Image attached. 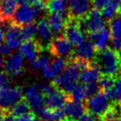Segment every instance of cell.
Masks as SVG:
<instances>
[{"instance_id": "33", "label": "cell", "mask_w": 121, "mask_h": 121, "mask_svg": "<svg viewBox=\"0 0 121 121\" xmlns=\"http://www.w3.org/2000/svg\"><path fill=\"white\" fill-rule=\"evenodd\" d=\"M91 4L95 10H103L111 0H90Z\"/></svg>"}, {"instance_id": "25", "label": "cell", "mask_w": 121, "mask_h": 121, "mask_svg": "<svg viewBox=\"0 0 121 121\" xmlns=\"http://www.w3.org/2000/svg\"><path fill=\"white\" fill-rule=\"evenodd\" d=\"M48 11L51 13H60L65 16L66 2L64 0H49L47 3Z\"/></svg>"}, {"instance_id": "40", "label": "cell", "mask_w": 121, "mask_h": 121, "mask_svg": "<svg viewBox=\"0 0 121 121\" xmlns=\"http://www.w3.org/2000/svg\"><path fill=\"white\" fill-rule=\"evenodd\" d=\"M6 113H7L6 111H4L3 109H2V108L0 107V121H2L3 118L4 117V115L6 114Z\"/></svg>"}, {"instance_id": "15", "label": "cell", "mask_w": 121, "mask_h": 121, "mask_svg": "<svg viewBox=\"0 0 121 121\" xmlns=\"http://www.w3.org/2000/svg\"><path fill=\"white\" fill-rule=\"evenodd\" d=\"M36 34L38 36L37 41L40 43L43 47L48 46L52 41L53 32L51 30L50 24L46 19H41L36 25Z\"/></svg>"}, {"instance_id": "12", "label": "cell", "mask_w": 121, "mask_h": 121, "mask_svg": "<svg viewBox=\"0 0 121 121\" xmlns=\"http://www.w3.org/2000/svg\"><path fill=\"white\" fill-rule=\"evenodd\" d=\"M43 45L37 40H29L23 42L20 47V53L26 59L35 61L39 57L41 51H43Z\"/></svg>"}, {"instance_id": "26", "label": "cell", "mask_w": 121, "mask_h": 121, "mask_svg": "<svg viewBox=\"0 0 121 121\" xmlns=\"http://www.w3.org/2000/svg\"><path fill=\"white\" fill-rule=\"evenodd\" d=\"M31 111H32V110H31L29 104L24 99L22 101L19 102L17 104H15L13 107L11 109L9 112L15 118H17V117H20V116L26 114V113H29Z\"/></svg>"}, {"instance_id": "32", "label": "cell", "mask_w": 121, "mask_h": 121, "mask_svg": "<svg viewBox=\"0 0 121 121\" xmlns=\"http://www.w3.org/2000/svg\"><path fill=\"white\" fill-rule=\"evenodd\" d=\"M11 77L10 74L6 72H1L0 73V89L10 87Z\"/></svg>"}, {"instance_id": "42", "label": "cell", "mask_w": 121, "mask_h": 121, "mask_svg": "<svg viewBox=\"0 0 121 121\" xmlns=\"http://www.w3.org/2000/svg\"><path fill=\"white\" fill-rule=\"evenodd\" d=\"M63 121H76V120H73V119H70V118H65Z\"/></svg>"}, {"instance_id": "34", "label": "cell", "mask_w": 121, "mask_h": 121, "mask_svg": "<svg viewBox=\"0 0 121 121\" xmlns=\"http://www.w3.org/2000/svg\"><path fill=\"white\" fill-rule=\"evenodd\" d=\"M114 90H115V93H116L117 103L121 105V79L117 80L114 87Z\"/></svg>"}, {"instance_id": "16", "label": "cell", "mask_w": 121, "mask_h": 121, "mask_svg": "<svg viewBox=\"0 0 121 121\" xmlns=\"http://www.w3.org/2000/svg\"><path fill=\"white\" fill-rule=\"evenodd\" d=\"M68 62L65 58L56 57L51 62V64L48 65L43 71V76L46 79H55L59 74H61L67 66Z\"/></svg>"}, {"instance_id": "43", "label": "cell", "mask_w": 121, "mask_h": 121, "mask_svg": "<svg viewBox=\"0 0 121 121\" xmlns=\"http://www.w3.org/2000/svg\"><path fill=\"white\" fill-rule=\"evenodd\" d=\"M119 15H121V4H120V9H119Z\"/></svg>"}, {"instance_id": "46", "label": "cell", "mask_w": 121, "mask_h": 121, "mask_svg": "<svg viewBox=\"0 0 121 121\" xmlns=\"http://www.w3.org/2000/svg\"><path fill=\"white\" fill-rule=\"evenodd\" d=\"M2 1H4V0H0V3H1V2H2Z\"/></svg>"}, {"instance_id": "37", "label": "cell", "mask_w": 121, "mask_h": 121, "mask_svg": "<svg viewBox=\"0 0 121 121\" xmlns=\"http://www.w3.org/2000/svg\"><path fill=\"white\" fill-rule=\"evenodd\" d=\"M2 121H17V119H16V118L14 116L11 114L10 112H7L6 114L4 115V117L3 118Z\"/></svg>"}, {"instance_id": "14", "label": "cell", "mask_w": 121, "mask_h": 121, "mask_svg": "<svg viewBox=\"0 0 121 121\" xmlns=\"http://www.w3.org/2000/svg\"><path fill=\"white\" fill-rule=\"evenodd\" d=\"M24 66V57L20 53H14L8 56L4 60V70L6 73L16 76L22 73Z\"/></svg>"}, {"instance_id": "47", "label": "cell", "mask_w": 121, "mask_h": 121, "mask_svg": "<svg viewBox=\"0 0 121 121\" xmlns=\"http://www.w3.org/2000/svg\"><path fill=\"white\" fill-rule=\"evenodd\" d=\"M64 1H65V2H66V1H68V0H64Z\"/></svg>"}, {"instance_id": "35", "label": "cell", "mask_w": 121, "mask_h": 121, "mask_svg": "<svg viewBox=\"0 0 121 121\" xmlns=\"http://www.w3.org/2000/svg\"><path fill=\"white\" fill-rule=\"evenodd\" d=\"M78 121H98L97 118H95V116L90 114L88 112H86L81 116V118H79Z\"/></svg>"}, {"instance_id": "1", "label": "cell", "mask_w": 121, "mask_h": 121, "mask_svg": "<svg viewBox=\"0 0 121 121\" xmlns=\"http://www.w3.org/2000/svg\"><path fill=\"white\" fill-rule=\"evenodd\" d=\"M93 65H95L104 75L117 78V76L119 75L121 68L119 52L111 48L97 51L93 60Z\"/></svg>"}, {"instance_id": "36", "label": "cell", "mask_w": 121, "mask_h": 121, "mask_svg": "<svg viewBox=\"0 0 121 121\" xmlns=\"http://www.w3.org/2000/svg\"><path fill=\"white\" fill-rule=\"evenodd\" d=\"M11 53V48L6 43L0 44V55L2 56H8Z\"/></svg>"}, {"instance_id": "20", "label": "cell", "mask_w": 121, "mask_h": 121, "mask_svg": "<svg viewBox=\"0 0 121 121\" xmlns=\"http://www.w3.org/2000/svg\"><path fill=\"white\" fill-rule=\"evenodd\" d=\"M64 111L67 118L73 120H79L82 115L87 112L85 104L82 102L70 100L64 107Z\"/></svg>"}, {"instance_id": "38", "label": "cell", "mask_w": 121, "mask_h": 121, "mask_svg": "<svg viewBox=\"0 0 121 121\" xmlns=\"http://www.w3.org/2000/svg\"><path fill=\"white\" fill-rule=\"evenodd\" d=\"M37 1V0H19V3L20 4H27V5H29V4H33Z\"/></svg>"}, {"instance_id": "11", "label": "cell", "mask_w": 121, "mask_h": 121, "mask_svg": "<svg viewBox=\"0 0 121 121\" xmlns=\"http://www.w3.org/2000/svg\"><path fill=\"white\" fill-rule=\"evenodd\" d=\"M90 0H69L67 17L81 19L90 12Z\"/></svg>"}, {"instance_id": "7", "label": "cell", "mask_w": 121, "mask_h": 121, "mask_svg": "<svg viewBox=\"0 0 121 121\" xmlns=\"http://www.w3.org/2000/svg\"><path fill=\"white\" fill-rule=\"evenodd\" d=\"M36 17L38 16L34 7L27 4H20V6L17 8L10 22L18 27H22L26 25L32 24Z\"/></svg>"}, {"instance_id": "3", "label": "cell", "mask_w": 121, "mask_h": 121, "mask_svg": "<svg viewBox=\"0 0 121 121\" xmlns=\"http://www.w3.org/2000/svg\"><path fill=\"white\" fill-rule=\"evenodd\" d=\"M84 104L87 112L94 115L95 117H99V118L101 119L109 111L112 103L108 99L104 92L100 91L96 95L87 98L85 101Z\"/></svg>"}, {"instance_id": "22", "label": "cell", "mask_w": 121, "mask_h": 121, "mask_svg": "<svg viewBox=\"0 0 121 121\" xmlns=\"http://www.w3.org/2000/svg\"><path fill=\"white\" fill-rule=\"evenodd\" d=\"M101 78V72L95 65H91L89 67L82 71L80 75V81L84 85L96 83Z\"/></svg>"}, {"instance_id": "19", "label": "cell", "mask_w": 121, "mask_h": 121, "mask_svg": "<svg viewBox=\"0 0 121 121\" xmlns=\"http://www.w3.org/2000/svg\"><path fill=\"white\" fill-rule=\"evenodd\" d=\"M19 0H4L0 3V21L9 23L18 8Z\"/></svg>"}, {"instance_id": "45", "label": "cell", "mask_w": 121, "mask_h": 121, "mask_svg": "<svg viewBox=\"0 0 121 121\" xmlns=\"http://www.w3.org/2000/svg\"><path fill=\"white\" fill-rule=\"evenodd\" d=\"M119 75H120V77H121V68H120V72H119Z\"/></svg>"}, {"instance_id": "39", "label": "cell", "mask_w": 121, "mask_h": 121, "mask_svg": "<svg viewBox=\"0 0 121 121\" xmlns=\"http://www.w3.org/2000/svg\"><path fill=\"white\" fill-rule=\"evenodd\" d=\"M4 38H5V35H4V29L2 27V24H0V44L2 43V42L4 41Z\"/></svg>"}, {"instance_id": "5", "label": "cell", "mask_w": 121, "mask_h": 121, "mask_svg": "<svg viewBox=\"0 0 121 121\" xmlns=\"http://www.w3.org/2000/svg\"><path fill=\"white\" fill-rule=\"evenodd\" d=\"M22 100V87H14L0 89V107L6 112H9L15 104H17L19 102Z\"/></svg>"}, {"instance_id": "30", "label": "cell", "mask_w": 121, "mask_h": 121, "mask_svg": "<svg viewBox=\"0 0 121 121\" xmlns=\"http://www.w3.org/2000/svg\"><path fill=\"white\" fill-rule=\"evenodd\" d=\"M116 81H117L116 78L108 76V75H103V76H101L100 80L98 81V85H99L100 88L104 92V91H107L109 89L113 88L115 87Z\"/></svg>"}, {"instance_id": "24", "label": "cell", "mask_w": 121, "mask_h": 121, "mask_svg": "<svg viewBox=\"0 0 121 121\" xmlns=\"http://www.w3.org/2000/svg\"><path fill=\"white\" fill-rule=\"evenodd\" d=\"M121 0H111L109 4L102 10V15L104 19L111 20L118 16L120 9Z\"/></svg>"}, {"instance_id": "8", "label": "cell", "mask_w": 121, "mask_h": 121, "mask_svg": "<svg viewBox=\"0 0 121 121\" xmlns=\"http://www.w3.org/2000/svg\"><path fill=\"white\" fill-rule=\"evenodd\" d=\"M73 44L65 36H57L49 45V51L56 57H67L73 55Z\"/></svg>"}, {"instance_id": "23", "label": "cell", "mask_w": 121, "mask_h": 121, "mask_svg": "<svg viewBox=\"0 0 121 121\" xmlns=\"http://www.w3.org/2000/svg\"><path fill=\"white\" fill-rule=\"evenodd\" d=\"M48 22L50 24L53 34H61L65 30V16L60 13H50L48 16Z\"/></svg>"}, {"instance_id": "4", "label": "cell", "mask_w": 121, "mask_h": 121, "mask_svg": "<svg viewBox=\"0 0 121 121\" xmlns=\"http://www.w3.org/2000/svg\"><path fill=\"white\" fill-rule=\"evenodd\" d=\"M105 22L98 10L92 9L85 17L80 19V28L84 34L91 35L104 28Z\"/></svg>"}, {"instance_id": "28", "label": "cell", "mask_w": 121, "mask_h": 121, "mask_svg": "<svg viewBox=\"0 0 121 121\" xmlns=\"http://www.w3.org/2000/svg\"><path fill=\"white\" fill-rule=\"evenodd\" d=\"M71 100L73 101L81 102L83 100L87 99V94L86 90V86L85 85H78L77 87L74 88V90L70 94Z\"/></svg>"}, {"instance_id": "27", "label": "cell", "mask_w": 121, "mask_h": 121, "mask_svg": "<svg viewBox=\"0 0 121 121\" xmlns=\"http://www.w3.org/2000/svg\"><path fill=\"white\" fill-rule=\"evenodd\" d=\"M109 27L111 38H121V15L109 21Z\"/></svg>"}, {"instance_id": "6", "label": "cell", "mask_w": 121, "mask_h": 121, "mask_svg": "<svg viewBox=\"0 0 121 121\" xmlns=\"http://www.w3.org/2000/svg\"><path fill=\"white\" fill-rule=\"evenodd\" d=\"M64 36L73 45H80L86 41V35L80 28V19L67 17Z\"/></svg>"}, {"instance_id": "21", "label": "cell", "mask_w": 121, "mask_h": 121, "mask_svg": "<svg viewBox=\"0 0 121 121\" xmlns=\"http://www.w3.org/2000/svg\"><path fill=\"white\" fill-rule=\"evenodd\" d=\"M37 114L41 121H63L66 118L64 109L50 110L43 108Z\"/></svg>"}, {"instance_id": "41", "label": "cell", "mask_w": 121, "mask_h": 121, "mask_svg": "<svg viewBox=\"0 0 121 121\" xmlns=\"http://www.w3.org/2000/svg\"><path fill=\"white\" fill-rule=\"evenodd\" d=\"M3 65H4V60L3 58V56L0 55V67H2Z\"/></svg>"}, {"instance_id": "9", "label": "cell", "mask_w": 121, "mask_h": 121, "mask_svg": "<svg viewBox=\"0 0 121 121\" xmlns=\"http://www.w3.org/2000/svg\"><path fill=\"white\" fill-rule=\"evenodd\" d=\"M70 100V95L60 89H57V87L51 94L44 95V104L46 108L50 110L63 109Z\"/></svg>"}, {"instance_id": "2", "label": "cell", "mask_w": 121, "mask_h": 121, "mask_svg": "<svg viewBox=\"0 0 121 121\" xmlns=\"http://www.w3.org/2000/svg\"><path fill=\"white\" fill-rule=\"evenodd\" d=\"M68 64L65 70L53 80L52 84L57 89L70 95L77 87V81L80 80V75L82 71L72 59L67 61Z\"/></svg>"}, {"instance_id": "44", "label": "cell", "mask_w": 121, "mask_h": 121, "mask_svg": "<svg viewBox=\"0 0 121 121\" xmlns=\"http://www.w3.org/2000/svg\"><path fill=\"white\" fill-rule=\"evenodd\" d=\"M118 121H121V115H120V117H119V118H118Z\"/></svg>"}, {"instance_id": "10", "label": "cell", "mask_w": 121, "mask_h": 121, "mask_svg": "<svg viewBox=\"0 0 121 121\" xmlns=\"http://www.w3.org/2000/svg\"><path fill=\"white\" fill-rule=\"evenodd\" d=\"M44 95L37 86H30L27 88L25 100L29 104L34 113H38L43 109L44 104Z\"/></svg>"}, {"instance_id": "31", "label": "cell", "mask_w": 121, "mask_h": 121, "mask_svg": "<svg viewBox=\"0 0 121 121\" xmlns=\"http://www.w3.org/2000/svg\"><path fill=\"white\" fill-rule=\"evenodd\" d=\"M35 34H36V25H35L34 23L26 25L21 27V35H22L23 40H33Z\"/></svg>"}, {"instance_id": "17", "label": "cell", "mask_w": 121, "mask_h": 121, "mask_svg": "<svg viewBox=\"0 0 121 121\" xmlns=\"http://www.w3.org/2000/svg\"><path fill=\"white\" fill-rule=\"evenodd\" d=\"M22 35H21V28L13 23H9L7 27L6 33H5V41L6 44L11 48V50H16L20 47L21 40H22Z\"/></svg>"}, {"instance_id": "29", "label": "cell", "mask_w": 121, "mask_h": 121, "mask_svg": "<svg viewBox=\"0 0 121 121\" xmlns=\"http://www.w3.org/2000/svg\"><path fill=\"white\" fill-rule=\"evenodd\" d=\"M50 64H51L50 57L46 55H40L35 60L31 63V66H32V69L35 71H43Z\"/></svg>"}, {"instance_id": "13", "label": "cell", "mask_w": 121, "mask_h": 121, "mask_svg": "<svg viewBox=\"0 0 121 121\" xmlns=\"http://www.w3.org/2000/svg\"><path fill=\"white\" fill-rule=\"evenodd\" d=\"M96 53H97V51L95 50V47L93 43L89 41H85L84 43L75 47L72 57L90 62L94 60Z\"/></svg>"}, {"instance_id": "18", "label": "cell", "mask_w": 121, "mask_h": 121, "mask_svg": "<svg viewBox=\"0 0 121 121\" xmlns=\"http://www.w3.org/2000/svg\"><path fill=\"white\" fill-rule=\"evenodd\" d=\"M88 36L97 51H101L107 49L108 44L110 43V41H111V35L110 29L105 27L96 33L88 35Z\"/></svg>"}]
</instances>
